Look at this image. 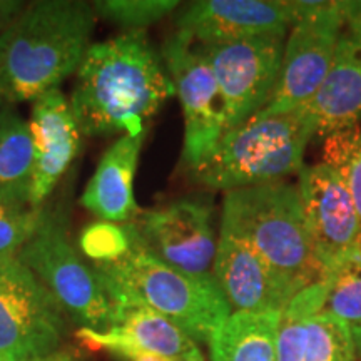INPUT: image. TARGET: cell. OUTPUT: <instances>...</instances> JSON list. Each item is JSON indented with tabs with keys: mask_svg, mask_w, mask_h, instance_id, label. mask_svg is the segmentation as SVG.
I'll return each instance as SVG.
<instances>
[{
	"mask_svg": "<svg viewBox=\"0 0 361 361\" xmlns=\"http://www.w3.org/2000/svg\"><path fill=\"white\" fill-rule=\"evenodd\" d=\"M174 96V85L161 52L146 30H130L85 52L69 104L85 137L139 134Z\"/></svg>",
	"mask_w": 361,
	"mask_h": 361,
	"instance_id": "1",
	"label": "cell"
},
{
	"mask_svg": "<svg viewBox=\"0 0 361 361\" xmlns=\"http://www.w3.org/2000/svg\"><path fill=\"white\" fill-rule=\"evenodd\" d=\"M96 12L84 0H37L0 32V101L29 102L75 74L92 45Z\"/></svg>",
	"mask_w": 361,
	"mask_h": 361,
	"instance_id": "2",
	"label": "cell"
},
{
	"mask_svg": "<svg viewBox=\"0 0 361 361\" xmlns=\"http://www.w3.org/2000/svg\"><path fill=\"white\" fill-rule=\"evenodd\" d=\"M221 224L241 234L276 276L288 305L323 276L296 183L278 180L224 194Z\"/></svg>",
	"mask_w": 361,
	"mask_h": 361,
	"instance_id": "3",
	"label": "cell"
},
{
	"mask_svg": "<svg viewBox=\"0 0 361 361\" xmlns=\"http://www.w3.org/2000/svg\"><path fill=\"white\" fill-rule=\"evenodd\" d=\"M90 266L111 305L147 306L171 319L196 343L207 345L233 313L214 276H192L171 268L133 239L121 259Z\"/></svg>",
	"mask_w": 361,
	"mask_h": 361,
	"instance_id": "4",
	"label": "cell"
},
{
	"mask_svg": "<svg viewBox=\"0 0 361 361\" xmlns=\"http://www.w3.org/2000/svg\"><path fill=\"white\" fill-rule=\"evenodd\" d=\"M313 135L314 123L305 107L261 111L226 130L209 157L189 173L201 186L224 192L286 180L305 168V151Z\"/></svg>",
	"mask_w": 361,
	"mask_h": 361,
	"instance_id": "5",
	"label": "cell"
},
{
	"mask_svg": "<svg viewBox=\"0 0 361 361\" xmlns=\"http://www.w3.org/2000/svg\"><path fill=\"white\" fill-rule=\"evenodd\" d=\"M17 258L51 291L78 329L109 331L112 305L92 266L84 263L71 243L64 218L45 211L37 233L22 246Z\"/></svg>",
	"mask_w": 361,
	"mask_h": 361,
	"instance_id": "6",
	"label": "cell"
},
{
	"mask_svg": "<svg viewBox=\"0 0 361 361\" xmlns=\"http://www.w3.org/2000/svg\"><path fill=\"white\" fill-rule=\"evenodd\" d=\"M67 322L17 255L0 256V361H34L66 348Z\"/></svg>",
	"mask_w": 361,
	"mask_h": 361,
	"instance_id": "7",
	"label": "cell"
},
{
	"mask_svg": "<svg viewBox=\"0 0 361 361\" xmlns=\"http://www.w3.org/2000/svg\"><path fill=\"white\" fill-rule=\"evenodd\" d=\"M295 11L290 35L284 40L281 69L264 112H288L305 107L326 78L345 29L340 2L291 0Z\"/></svg>",
	"mask_w": 361,
	"mask_h": 361,
	"instance_id": "8",
	"label": "cell"
},
{
	"mask_svg": "<svg viewBox=\"0 0 361 361\" xmlns=\"http://www.w3.org/2000/svg\"><path fill=\"white\" fill-rule=\"evenodd\" d=\"M159 52L183 109V162L189 171L209 157L226 133L223 99L204 52L191 39L176 30Z\"/></svg>",
	"mask_w": 361,
	"mask_h": 361,
	"instance_id": "9",
	"label": "cell"
},
{
	"mask_svg": "<svg viewBox=\"0 0 361 361\" xmlns=\"http://www.w3.org/2000/svg\"><path fill=\"white\" fill-rule=\"evenodd\" d=\"M123 226L135 245L171 268L192 276H213L219 233L214 209L206 202L179 200L141 211L133 223Z\"/></svg>",
	"mask_w": 361,
	"mask_h": 361,
	"instance_id": "10",
	"label": "cell"
},
{
	"mask_svg": "<svg viewBox=\"0 0 361 361\" xmlns=\"http://www.w3.org/2000/svg\"><path fill=\"white\" fill-rule=\"evenodd\" d=\"M286 35H261L223 45H200L218 82L226 130L268 106L276 89Z\"/></svg>",
	"mask_w": 361,
	"mask_h": 361,
	"instance_id": "11",
	"label": "cell"
},
{
	"mask_svg": "<svg viewBox=\"0 0 361 361\" xmlns=\"http://www.w3.org/2000/svg\"><path fill=\"white\" fill-rule=\"evenodd\" d=\"M298 191L314 258L323 274L358 252L360 221L343 176L326 162L298 174Z\"/></svg>",
	"mask_w": 361,
	"mask_h": 361,
	"instance_id": "12",
	"label": "cell"
},
{
	"mask_svg": "<svg viewBox=\"0 0 361 361\" xmlns=\"http://www.w3.org/2000/svg\"><path fill=\"white\" fill-rule=\"evenodd\" d=\"M293 22L291 0H197L183 8L176 25L179 34L207 47L286 35Z\"/></svg>",
	"mask_w": 361,
	"mask_h": 361,
	"instance_id": "13",
	"label": "cell"
},
{
	"mask_svg": "<svg viewBox=\"0 0 361 361\" xmlns=\"http://www.w3.org/2000/svg\"><path fill=\"white\" fill-rule=\"evenodd\" d=\"M30 133L34 141V176L30 204L44 207L80 146V130L69 99L61 89L45 92L32 102Z\"/></svg>",
	"mask_w": 361,
	"mask_h": 361,
	"instance_id": "14",
	"label": "cell"
},
{
	"mask_svg": "<svg viewBox=\"0 0 361 361\" xmlns=\"http://www.w3.org/2000/svg\"><path fill=\"white\" fill-rule=\"evenodd\" d=\"M213 276L233 313L286 310V296L266 261L241 234L224 224L219 226Z\"/></svg>",
	"mask_w": 361,
	"mask_h": 361,
	"instance_id": "15",
	"label": "cell"
},
{
	"mask_svg": "<svg viewBox=\"0 0 361 361\" xmlns=\"http://www.w3.org/2000/svg\"><path fill=\"white\" fill-rule=\"evenodd\" d=\"M146 134L147 130L119 135L99 161L80 197V204L99 221L128 224L141 214L134 194V178Z\"/></svg>",
	"mask_w": 361,
	"mask_h": 361,
	"instance_id": "16",
	"label": "cell"
},
{
	"mask_svg": "<svg viewBox=\"0 0 361 361\" xmlns=\"http://www.w3.org/2000/svg\"><path fill=\"white\" fill-rule=\"evenodd\" d=\"M305 111L322 137L358 128L361 121V45L343 29L335 61Z\"/></svg>",
	"mask_w": 361,
	"mask_h": 361,
	"instance_id": "17",
	"label": "cell"
},
{
	"mask_svg": "<svg viewBox=\"0 0 361 361\" xmlns=\"http://www.w3.org/2000/svg\"><path fill=\"white\" fill-rule=\"evenodd\" d=\"M329 314L346 324L361 351V255L351 256L296 295L281 316Z\"/></svg>",
	"mask_w": 361,
	"mask_h": 361,
	"instance_id": "18",
	"label": "cell"
},
{
	"mask_svg": "<svg viewBox=\"0 0 361 361\" xmlns=\"http://www.w3.org/2000/svg\"><path fill=\"white\" fill-rule=\"evenodd\" d=\"M355 340L340 319L329 314L281 316L278 361H355Z\"/></svg>",
	"mask_w": 361,
	"mask_h": 361,
	"instance_id": "19",
	"label": "cell"
},
{
	"mask_svg": "<svg viewBox=\"0 0 361 361\" xmlns=\"http://www.w3.org/2000/svg\"><path fill=\"white\" fill-rule=\"evenodd\" d=\"M111 333L173 361L204 360L197 343L154 310L137 303L112 305Z\"/></svg>",
	"mask_w": 361,
	"mask_h": 361,
	"instance_id": "20",
	"label": "cell"
},
{
	"mask_svg": "<svg viewBox=\"0 0 361 361\" xmlns=\"http://www.w3.org/2000/svg\"><path fill=\"white\" fill-rule=\"evenodd\" d=\"M279 311H238L211 336V361H278Z\"/></svg>",
	"mask_w": 361,
	"mask_h": 361,
	"instance_id": "21",
	"label": "cell"
},
{
	"mask_svg": "<svg viewBox=\"0 0 361 361\" xmlns=\"http://www.w3.org/2000/svg\"><path fill=\"white\" fill-rule=\"evenodd\" d=\"M34 141L29 121L13 104L0 101V200L30 202Z\"/></svg>",
	"mask_w": 361,
	"mask_h": 361,
	"instance_id": "22",
	"label": "cell"
},
{
	"mask_svg": "<svg viewBox=\"0 0 361 361\" xmlns=\"http://www.w3.org/2000/svg\"><path fill=\"white\" fill-rule=\"evenodd\" d=\"M323 162L333 166L343 176L353 197L361 231V128H353L324 137ZM356 255H361L360 247Z\"/></svg>",
	"mask_w": 361,
	"mask_h": 361,
	"instance_id": "23",
	"label": "cell"
},
{
	"mask_svg": "<svg viewBox=\"0 0 361 361\" xmlns=\"http://www.w3.org/2000/svg\"><path fill=\"white\" fill-rule=\"evenodd\" d=\"M179 2L176 0H97L94 12L101 19L119 25L126 32L146 30L169 16Z\"/></svg>",
	"mask_w": 361,
	"mask_h": 361,
	"instance_id": "24",
	"label": "cell"
},
{
	"mask_svg": "<svg viewBox=\"0 0 361 361\" xmlns=\"http://www.w3.org/2000/svg\"><path fill=\"white\" fill-rule=\"evenodd\" d=\"M45 211L25 201L0 200V256L17 255L37 233Z\"/></svg>",
	"mask_w": 361,
	"mask_h": 361,
	"instance_id": "25",
	"label": "cell"
},
{
	"mask_svg": "<svg viewBox=\"0 0 361 361\" xmlns=\"http://www.w3.org/2000/svg\"><path fill=\"white\" fill-rule=\"evenodd\" d=\"M79 246L80 251L92 261L90 264H102L123 258L129 251L130 239L123 224L97 221L84 229Z\"/></svg>",
	"mask_w": 361,
	"mask_h": 361,
	"instance_id": "26",
	"label": "cell"
},
{
	"mask_svg": "<svg viewBox=\"0 0 361 361\" xmlns=\"http://www.w3.org/2000/svg\"><path fill=\"white\" fill-rule=\"evenodd\" d=\"M79 340H82L89 345L96 346V348L107 350L111 355H114L117 360L121 361H173L166 356H159L139 348L137 345L130 343L124 338L114 335V333L106 331V333H96L90 331V329H78Z\"/></svg>",
	"mask_w": 361,
	"mask_h": 361,
	"instance_id": "27",
	"label": "cell"
},
{
	"mask_svg": "<svg viewBox=\"0 0 361 361\" xmlns=\"http://www.w3.org/2000/svg\"><path fill=\"white\" fill-rule=\"evenodd\" d=\"M340 4L345 30L361 45V0H343Z\"/></svg>",
	"mask_w": 361,
	"mask_h": 361,
	"instance_id": "28",
	"label": "cell"
},
{
	"mask_svg": "<svg viewBox=\"0 0 361 361\" xmlns=\"http://www.w3.org/2000/svg\"><path fill=\"white\" fill-rule=\"evenodd\" d=\"M25 4L20 0H0V32L7 29L24 12Z\"/></svg>",
	"mask_w": 361,
	"mask_h": 361,
	"instance_id": "29",
	"label": "cell"
},
{
	"mask_svg": "<svg viewBox=\"0 0 361 361\" xmlns=\"http://www.w3.org/2000/svg\"><path fill=\"white\" fill-rule=\"evenodd\" d=\"M72 355H74V351H72L71 348H62L61 351H57V353L47 356V358H40V360H34V361H67Z\"/></svg>",
	"mask_w": 361,
	"mask_h": 361,
	"instance_id": "30",
	"label": "cell"
},
{
	"mask_svg": "<svg viewBox=\"0 0 361 361\" xmlns=\"http://www.w3.org/2000/svg\"><path fill=\"white\" fill-rule=\"evenodd\" d=\"M67 361H80V360L78 358V355H75V353H74V355H72V356H71V358H69V360H67Z\"/></svg>",
	"mask_w": 361,
	"mask_h": 361,
	"instance_id": "31",
	"label": "cell"
},
{
	"mask_svg": "<svg viewBox=\"0 0 361 361\" xmlns=\"http://www.w3.org/2000/svg\"><path fill=\"white\" fill-rule=\"evenodd\" d=\"M197 361H204V360H197Z\"/></svg>",
	"mask_w": 361,
	"mask_h": 361,
	"instance_id": "32",
	"label": "cell"
}]
</instances>
